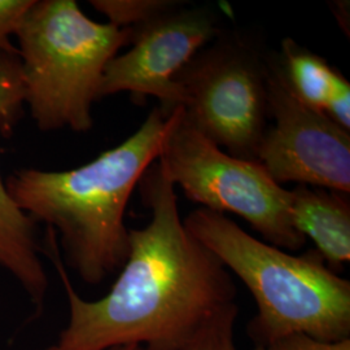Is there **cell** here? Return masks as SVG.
I'll return each instance as SVG.
<instances>
[{
	"label": "cell",
	"mask_w": 350,
	"mask_h": 350,
	"mask_svg": "<svg viewBox=\"0 0 350 350\" xmlns=\"http://www.w3.org/2000/svg\"><path fill=\"white\" fill-rule=\"evenodd\" d=\"M14 36L24 103L38 127L91 130L105 68L130 46L133 29L95 23L75 0H34Z\"/></svg>",
	"instance_id": "cell-4"
},
{
	"label": "cell",
	"mask_w": 350,
	"mask_h": 350,
	"mask_svg": "<svg viewBox=\"0 0 350 350\" xmlns=\"http://www.w3.org/2000/svg\"><path fill=\"white\" fill-rule=\"evenodd\" d=\"M253 350H350V338L336 342H325L302 334H296L279 338L265 347H256Z\"/></svg>",
	"instance_id": "cell-15"
},
{
	"label": "cell",
	"mask_w": 350,
	"mask_h": 350,
	"mask_svg": "<svg viewBox=\"0 0 350 350\" xmlns=\"http://www.w3.org/2000/svg\"><path fill=\"white\" fill-rule=\"evenodd\" d=\"M167 116L150 111L138 130L92 161L63 172L21 169L5 186L34 222L59 232L70 266L96 286L129 256L126 208L142 176L160 157Z\"/></svg>",
	"instance_id": "cell-2"
},
{
	"label": "cell",
	"mask_w": 350,
	"mask_h": 350,
	"mask_svg": "<svg viewBox=\"0 0 350 350\" xmlns=\"http://www.w3.org/2000/svg\"><path fill=\"white\" fill-rule=\"evenodd\" d=\"M23 103L18 55L0 51V130ZM39 253L34 221L17 206L0 178V266L17 279L37 305L44 300L49 287Z\"/></svg>",
	"instance_id": "cell-9"
},
{
	"label": "cell",
	"mask_w": 350,
	"mask_h": 350,
	"mask_svg": "<svg viewBox=\"0 0 350 350\" xmlns=\"http://www.w3.org/2000/svg\"><path fill=\"white\" fill-rule=\"evenodd\" d=\"M278 53V60L289 88L308 107L319 112L334 96L338 85L345 78L325 57L299 44L292 38H284Z\"/></svg>",
	"instance_id": "cell-11"
},
{
	"label": "cell",
	"mask_w": 350,
	"mask_h": 350,
	"mask_svg": "<svg viewBox=\"0 0 350 350\" xmlns=\"http://www.w3.org/2000/svg\"><path fill=\"white\" fill-rule=\"evenodd\" d=\"M349 193L297 186L291 189V218L304 238H310L327 266L336 273L350 260Z\"/></svg>",
	"instance_id": "cell-10"
},
{
	"label": "cell",
	"mask_w": 350,
	"mask_h": 350,
	"mask_svg": "<svg viewBox=\"0 0 350 350\" xmlns=\"http://www.w3.org/2000/svg\"><path fill=\"white\" fill-rule=\"evenodd\" d=\"M34 0H0V51L17 53L10 37L14 36L21 20Z\"/></svg>",
	"instance_id": "cell-14"
},
{
	"label": "cell",
	"mask_w": 350,
	"mask_h": 350,
	"mask_svg": "<svg viewBox=\"0 0 350 350\" xmlns=\"http://www.w3.org/2000/svg\"><path fill=\"white\" fill-rule=\"evenodd\" d=\"M267 126L257 163L278 185L350 192V131L304 104L289 88L275 51L266 55Z\"/></svg>",
	"instance_id": "cell-7"
},
{
	"label": "cell",
	"mask_w": 350,
	"mask_h": 350,
	"mask_svg": "<svg viewBox=\"0 0 350 350\" xmlns=\"http://www.w3.org/2000/svg\"><path fill=\"white\" fill-rule=\"evenodd\" d=\"M159 161L174 186L201 208L244 218L276 248L299 250L306 239L291 218V191L257 161L234 157L188 120L183 107L167 114Z\"/></svg>",
	"instance_id": "cell-5"
},
{
	"label": "cell",
	"mask_w": 350,
	"mask_h": 350,
	"mask_svg": "<svg viewBox=\"0 0 350 350\" xmlns=\"http://www.w3.org/2000/svg\"><path fill=\"white\" fill-rule=\"evenodd\" d=\"M331 4L332 5H329V8L338 20V25L349 37V1H332Z\"/></svg>",
	"instance_id": "cell-16"
},
{
	"label": "cell",
	"mask_w": 350,
	"mask_h": 350,
	"mask_svg": "<svg viewBox=\"0 0 350 350\" xmlns=\"http://www.w3.org/2000/svg\"><path fill=\"white\" fill-rule=\"evenodd\" d=\"M238 304H232L201 328L182 350H237L235 322Z\"/></svg>",
	"instance_id": "cell-13"
},
{
	"label": "cell",
	"mask_w": 350,
	"mask_h": 350,
	"mask_svg": "<svg viewBox=\"0 0 350 350\" xmlns=\"http://www.w3.org/2000/svg\"><path fill=\"white\" fill-rule=\"evenodd\" d=\"M92 7L105 14L117 27H137L169 10L175 0H91Z\"/></svg>",
	"instance_id": "cell-12"
},
{
	"label": "cell",
	"mask_w": 350,
	"mask_h": 350,
	"mask_svg": "<svg viewBox=\"0 0 350 350\" xmlns=\"http://www.w3.org/2000/svg\"><path fill=\"white\" fill-rule=\"evenodd\" d=\"M108 350H143L142 347L139 345H125V347H117V348H112Z\"/></svg>",
	"instance_id": "cell-17"
},
{
	"label": "cell",
	"mask_w": 350,
	"mask_h": 350,
	"mask_svg": "<svg viewBox=\"0 0 350 350\" xmlns=\"http://www.w3.org/2000/svg\"><path fill=\"white\" fill-rule=\"evenodd\" d=\"M183 224L253 295L258 313L248 335L256 347L296 334L325 342L350 338V282L317 250L289 254L205 208L187 214Z\"/></svg>",
	"instance_id": "cell-3"
},
{
	"label": "cell",
	"mask_w": 350,
	"mask_h": 350,
	"mask_svg": "<svg viewBox=\"0 0 350 350\" xmlns=\"http://www.w3.org/2000/svg\"><path fill=\"white\" fill-rule=\"evenodd\" d=\"M44 350H57L56 349V345H53V347H50V348H47V349Z\"/></svg>",
	"instance_id": "cell-18"
},
{
	"label": "cell",
	"mask_w": 350,
	"mask_h": 350,
	"mask_svg": "<svg viewBox=\"0 0 350 350\" xmlns=\"http://www.w3.org/2000/svg\"><path fill=\"white\" fill-rule=\"evenodd\" d=\"M222 30L219 16L211 7L175 0L169 10L133 27L130 50L105 68L100 98L129 92L142 104L153 96L167 116L183 101L175 77Z\"/></svg>",
	"instance_id": "cell-8"
},
{
	"label": "cell",
	"mask_w": 350,
	"mask_h": 350,
	"mask_svg": "<svg viewBox=\"0 0 350 350\" xmlns=\"http://www.w3.org/2000/svg\"><path fill=\"white\" fill-rule=\"evenodd\" d=\"M150 224L129 230V256L111 291L83 300L64 269L56 234L50 254L69 301V322L57 350H182L238 291L230 271L180 219L175 186L157 160L138 185Z\"/></svg>",
	"instance_id": "cell-1"
},
{
	"label": "cell",
	"mask_w": 350,
	"mask_h": 350,
	"mask_svg": "<svg viewBox=\"0 0 350 350\" xmlns=\"http://www.w3.org/2000/svg\"><path fill=\"white\" fill-rule=\"evenodd\" d=\"M267 51L239 31L222 33L175 77L188 120L228 154L257 160L269 124Z\"/></svg>",
	"instance_id": "cell-6"
}]
</instances>
